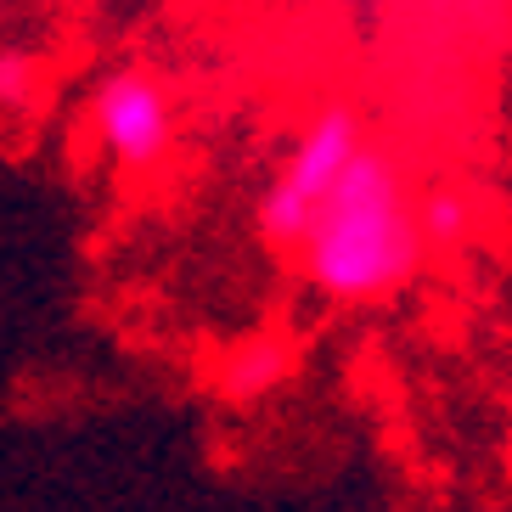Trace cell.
Returning a JSON list of instances; mask_svg holds the SVG:
<instances>
[{
    "label": "cell",
    "mask_w": 512,
    "mask_h": 512,
    "mask_svg": "<svg viewBox=\"0 0 512 512\" xmlns=\"http://www.w3.org/2000/svg\"><path fill=\"white\" fill-rule=\"evenodd\" d=\"M91 124H96V141L124 169L164 164L169 147H175V107H169V91L152 74H141V68H124V74L96 85Z\"/></svg>",
    "instance_id": "obj_3"
},
{
    "label": "cell",
    "mask_w": 512,
    "mask_h": 512,
    "mask_svg": "<svg viewBox=\"0 0 512 512\" xmlns=\"http://www.w3.org/2000/svg\"><path fill=\"white\" fill-rule=\"evenodd\" d=\"M355 158H361V113L344 102L321 107L310 130L299 136V147L287 152V164L276 169V181L265 186V197H259V237L271 242L276 254L304 248Z\"/></svg>",
    "instance_id": "obj_2"
},
{
    "label": "cell",
    "mask_w": 512,
    "mask_h": 512,
    "mask_svg": "<svg viewBox=\"0 0 512 512\" xmlns=\"http://www.w3.org/2000/svg\"><path fill=\"white\" fill-rule=\"evenodd\" d=\"M422 220L406 209V181L394 152L361 147L338 181L321 226L304 242V276L338 304L383 299L422 271Z\"/></svg>",
    "instance_id": "obj_1"
},
{
    "label": "cell",
    "mask_w": 512,
    "mask_h": 512,
    "mask_svg": "<svg viewBox=\"0 0 512 512\" xmlns=\"http://www.w3.org/2000/svg\"><path fill=\"white\" fill-rule=\"evenodd\" d=\"M40 96V62L29 51H0V107L17 113V107H29Z\"/></svg>",
    "instance_id": "obj_5"
},
{
    "label": "cell",
    "mask_w": 512,
    "mask_h": 512,
    "mask_svg": "<svg viewBox=\"0 0 512 512\" xmlns=\"http://www.w3.org/2000/svg\"><path fill=\"white\" fill-rule=\"evenodd\" d=\"M422 237L428 242H462L467 237V203L456 192H434L428 203H422Z\"/></svg>",
    "instance_id": "obj_6"
},
{
    "label": "cell",
    "mask_w": 512,
    "mask_h": 512,
    "mask_svg": "<svg viewBox=\"0 0 512 512\" xmlns=\"http://www.w3.org/2000/svg\"><path fill=\"white\" fill-rule=\"evenodd\" d=\"M293 372H299V344L287 332H259V338H242L226 355V366H220V394L237 400V406H254V400L282 389Z\"/></svg>",
    "instance_id": "obj_4"
}]
</instances>
